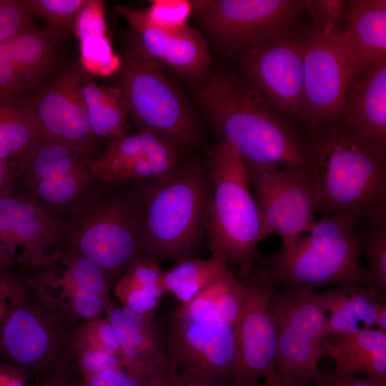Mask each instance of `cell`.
<instances>
[{"label": "cell", "instance_id": "9c48e42d", "mask_svg": "<svg viewBox=\"0 0 386 386\" xmlns=\"http://www.w3.org/2000/svg\"><path fill=\"white\" fill-rule=\"evenodd\" d=\"M96 157L38 136L17 158L11 181L16 193L60 222L96 182L90 165Z\"/></svg>", "mask_w": 386, "mask_h": 386}, {"label": "cell", "instance_id": "484cf974", "mask_svg": "<svg viewBox=\"0 0 386 386\" xmlns=\"http://www.w3.org/2000/svg\"><path fill=\"white\" fill-rule=\"evenodd\" d=\"M311 300L327 315L326 336L345 335L375 327L381 307L379 299L365 288L335 287L310 290Z\"/></svg>", "mask_w": 386, "mask_h": 386}, {"label": "cell", "instance_id": "8fae6325", "mask_svg": "<svg viewBox=\"0 0 386 386\" xmlns=\"http://www.w3.org/2000/svg\"><path fill=\"white\" fill-rule=\"evenodd\" d=\"M239 267L235 275L244 300L234 327L237 366L232 386H249L274 371L277 353L274 302L278 287L257 260Z\"/></svg>", "mask_w": 386, "mask_h": 386}, {"label": "cell", "instance_id": "74e56055", "mask_svg": "<svg viewBox=\"0 0 386 386\" xmlns=\"http://www.w3.org/2000/svg\"><path fill=\"white\" fill-rule=\"evenodd\" d=\"M31 15L26 0H0V44L29 29Z\"/></svg>", "mask_w": 386, "mask_h": 386}, {"label": "cell", "instance_id": "6da1fadb", "mask_svg": "<svg viewBox=\"0 0 386 386\" xmlns=\"http://www.w3.org/2000/svg\"><path fill=\"white\" fill-rule=\"evenodd\" d=\"M6 307L0 326V365L30 386L82 380L75 336L84 322L33 287L21 273L5 277Z\"/></svg>", "mask_w": 386, "mask_h": 386}, {"label": "cell", "instance_id": "7bdbcfd3", "mask_svg": "<svg viewBox=\"0 0 386 386\" xmlns=\"http://www.w3.org/2000/svg\"><path fill=\"white\" fill-rule=\"evenodd\" d=\"M6 162L7 161L0 159V195L2 194L1 192H4L11 179V171Z\"/></svg>", "mask_w": 386, "mask_h": 386}, {"label": "cell", "instance_id": "5bb4252c", "mask_svg": "<svg viewBox=\"0 0 386 386\" xmlns=\"http://www.w3.org/2000/svg\"><path fill=\"white\" fill-rule=\"evenodd\" d=\"M251 187L269 234L281 237L282 247L292 245L315 222L318 199L307 168L269 164L247 165Z\"/></svg>", "mask_w": 386, "mask_h": 386}, {"label": "cell", "instance_id": "4316f807", "mask_svg": "<svg viewBox=\"0 0 386 386\" xmlns=\"http://www.w3.org/2000/svg\"><path fill=\"white\" fill-rule=\"evenodd\" d=\"M326 355L335 369L350 375L363 374L386 382V332L370 328L360 332L329 335Z\"/></svg>", "mask_w": 386, "mask_h": 386}, {"label": "cell", "instance_id": "7dc6e473", "mask_svg": "<svg viewBox=\"0 0 386 386\" xmlns=\"http://www.w3.org/2000/svg\"><path fill=\"white\" fill-rule=\"evenodd\" d=\"M146 386H174L168 378L147 379Z\"/></svg>", "mask_w": 386, "mask_h": 386}, {"label": "cell", "instance_id": "b9f144b4", "mask_svg": "<svg viewBox=\"0 0 386 386\" xmlns=\"http://www.w3.org/2000/svg\"><path fill=\"white\" fill-rule=\"evenodd\" d=\"M43 385L41 386H59ZM0 386H30L20 376L0 365Z\"/></svg>", "mask_w": 386, "mask_h": 386}, {"label": "cell", "instance_id": "d6986e66", "mask_svg": "<svg viewBox=\"0 0 386 386\" xmlns=\"http://www.w3.org/2000/svg\"><path fill=\"white\" fill-rule=\"evenodd\" d=\"M182 151L164 136L139 128L109 140L90 170L96 181L109 184L162 181L182 164Z\"/></svg>", "mask_w": 386, "mask_h": 386}, {"label": "cell", "instance_id": "277c9868", "mask_svg": "<svg viewBox=\"0 0 386 386\" xmlns=\"http://www.w3.org/2000/svg\"><path fill=\"white\" fill-rule=\"evenodd\" d=\"M62 224L64 247L98 267L112 286L135 261L147 259L142 210L132 182L96 181Z\"/></svg>", "mask_w": 386, "mask_h": 386}, {"label": "cell", "instance_id": "30bf717a", "mask_svg": "<svg viewBox=\"0 0 386 386\" xmlns=\"http://www.w3.org/2000/svg\"><path fill=\"white\" fill-rule=\"evenodd\" d=\"M308 287H278L274 302L277 353L274 372L284 386H307L326 355L327 315Z\"/></svg>", "mask_w": 386, "mask_h": 386}, {"label": "cell", "instance_id": "816d5d0a", "mask_svg": "<svg viewBox=\"0 0 386 386\" xmlns=\"http://www.w3.org/2000/svg\"><path fill=\"white\" fill-rule=\"evenodd\" d=\"M184 386H210V385H204V384H189Z\"/></svg>", "mask_w": 386, "mask_h": 386}, {"label": "cell", "instance_id": "e575fe53", "mask_svg": "<svg viewBox=\"0 0 386 386\" xmlns=\"http://www.w3.org/2000/svg\"><path fill=\"white\" fill-rule=\"evenodd\" d=\"M362 252L367 262L365 268L366 290L382 299L386 293V219L360 228Z\"/></svg>", "mask_w": 386, "mask_h": 386}, {"label": "cell", "instance_id": "bcb514c9", "mask_svg": "<svg viewBox=\"0 0 386 386\" xmlns=\"http://www.w3.org/2000/svg\"><path fill=\"white\" fill-rule=\"evenodd\" d=\"M12 264H14L0 243V274L7 272L6 269Z\"/></svg>", "mask_w": 386, "mask_h": 386}, {"label": "cell", "instance_id": "ab89813d", "mask_svg": "<svg viewBox=\"0 0 386 386\" xmlns=\"http://www.w3.org/2000/svg\"><path fill=\"white\" fill-rule=\"evenodd\" d=\"M147 378L125 367L93 374L82 380V386H146Z\"/></svg>", "mask_w": 386, "mask_h": 386}, {"label": "cell", "instance_id": "ac0fdd59", "mask_svg": "<svg viewBox=\"0 0 386 386\" xmlns=\"http://www.w3.org/2000/svg\"><path fill=\"white\" fill-rule=\"evenodd\" d=\"M84 75L65 71L19 103L32 116L36 136L96 157L94 134L82 94Z\"/></svg>", "mask_w": 386, "mask_h": 386}, {"label": "cell", "instance_id": "681fc988", "mask_svg": "<svg viewBox=\"0 0 386 386\" xmlns=\"http://www.w3.org/2000/svg\"><path fill=\"white\" fill-rule=\"evenodd\" d=\"M59 386H82V381L80 380H70L61 384Z\"/></svg>", "mask_w": 386, "mask_h": 386}, {"label": "cell", "instance_id": "9a60e30c", "mask_svg": "<svg viewBox=\"0 0 386 386\" xmlns=\"http://www.w3.org/2000/svg\"><path fill=\"white\" fill-rule=\"evenodd\" d=\"M36 290L86 322L104 316L112 283L98 267L63 247L19 267Z\"/></svg>", "mask_w": 386, "mask_h": 386}, {"label": "cell", "instance_id": "836d02e7", "mask_svg": "<svg viewBox=\"0 0 386 386\" xmlns=\"http://www.w3.org/2000/svg\"><path fill=\"white\" fill-rule=\"evenodd\" d=\"M226 266L214 255L207 259L194 257L183 260L164 272L166 292L172 293L182 303L187 302Z\"/></svg>", "mask_w": 386, "mask_h": 386}, {"label": "cell", "instance_id": "60d3db41", "mask_svg": "<svg viewBox=\"0 0 386 386\" xmlns=\"http://www.w3.org/2000/svg\"><path fill=\"white\" fill-rule=\"evenodd\" d=\"M312 384L315 386H386V382L345 374L335 368L319 370Z\"/></svg>", "mask_w": 386, "mask_h": 386}, {"label": "cell", "instance_id": "c3c4849f", "mask_svg": "<svg viewBox=\"0 0 386 386\" xmlns=\"http://www.w3.org/2000/svg\"><path fill=\"white\" fill-rule=\"evenodd\" d=\"M264 379L267 386H284L277 377L274 371L266 375Z\"/></svg>", "mask_w": 386, "mask_h": 386}, {"label": "cell", "instance_id": "52a82bcc", "mask_svg": "<svg viewBox=\"0 0 386 386\" xmlns=\"http://www.w3.org/2000/svg\"><path fill=\"white\" fill-rule=\"evenodd\" d=\"M206 172L209 196L204 231L212 255L228 266L254 262L257 245L269 233L246 164L234 146L221 140L211 152Z\"/></svg>", "mask_w": 386, "mask_h": 386}, {"label": "cell", "instance_id": "f6af8a7d", "mask_svg": "<svg viewBox=\"0 0 386 386\" xmlns=\"http://www.w3.org/2000/svg\"><path fill=\"white\" fill-rule=\"evenodd\" d=\"M377 329L380 331L386 332V302L385 301L382 303L381 307L380 309L376 325Z\"/></svg>", "mask_w": 386, "mask_h": 386}, {"label": "cell", "instance_id": "3957f363", "mask_svg": "<svg viewBox=\"0 0 386 386\" xmlns=\"http://www.w3.org/2000/svg\"><path fill=\"white\" fill-rule=\"evenodd\" d=\"M308 132L307 168L318 211L351 216L360 227L386 219V156L339 120Z\"/></svg>", "mask_w": 386, "mask_h": 386}, {"label": "cell", "instance_id": "ee69618b", "mask_svg": "<svg viewBox=\"0 0 386 386\" xmlns=\"http://www.w3.org/2000/svg\"><path fill=\"white\" fill-rule=\"evenodd\" d=\"M8 272L0 274V326L1 324L5 307H6V295H5V277Z\"/></svg>", "mask_w": 386, "mask_h": 386}, {"label": "cell", "instance_id": "83f0119b", "mask_svg": "<svg viewBox=\"0 0 386 386\" xmlns=\"http://www.w3.org/2000/svg\"><path fill=\"white\" fill-rule=\"evenodd\" d=\"M243 300L239 282L226 266L189 301L182 303L174 317L186 321L224 323L234 327Z\"/></svg>", "mask_w": 386, "mask_h": 386}, {"label": "cell", "instance_id": "f907efd6", "mask_svg": "<svg viewBox=\"0 0 386 386\" xmlns=\"http://www.w3.org/2000/svg\"><path fill=\"white\" fill-rule=\"evenodd\" d=\"M249 386H267L265 381L261 382L259 380L249 385Z\"/></svg>", "mask_w": 386, "mask_h": 386}, {"label": "cell", "instance_id": "2e32d148", "mask_svg": "<svg viewBox=\"0 0 386 386\" xmlns=\"http://www.w3.org/2000/svg\"><path fill=\"white\" fill-rule=\"evenodd\" d=\"M303 123L308 132L340 119L354 66L340 31L312 29L305 39Z\"/></svg>", "mask_w": 386, "mask_h": 386}, {"label": "cell", "instance_id": "f35d334b", "mask_svg": "<svg viewBox=\"0 0 386 386\" xmlns=\"http://www.w3.org/2000/svg\"><path fill=\"white\" fill-rule=\"evenodd\" d=\"M347 1L311 0L305 1V9L312 17V29L320 31L335 30V25L344 14Z\"/></svg>", "mask_w": 386, "mask_h": 386}, {"label": "cell", "instance_id": "8d00e7d4", "mask_svg": "<svg viewBox=\"0 0 386 386\" xmlns=\"http://www.w3.org/2000/svg\"><path fill=\"white\" fill-rule=\"evenodd\" d=\"M192 12L191 1L154 0L146 9L147 18L154 26L173 31L184 24Z\"/></svg>", "mask_w": 386, "mask_h": 386}, {"label": "cell", "instance_id": "e0dca14e", "mask_svg": "<svg viewBox=\"0 0 386 386\" xmlns=\"http://www.w3.org/2000/svg\"><path fill=\"white\" fill-rule=\"evenodd\" d=\"M305 39L291 34L248 46L239 54L247 79L283 117L304 122Z\"/></svg>", "mask_w": 386, "mask_h": 386}, {"label": "cell", "instance_id": "d6a6232c", "mask_svg": "<svg viewBox=\"0 0 386 386\" xmlns=\"http://www.w3.org/2000/svg\"><path fill=\"white\" fill-rule=\"evenodd\" d=\"M36 123L19 102L0 99V159L19 158L36 136Z\"/></svg>", "mask_w": 386, "mask_h": 386}, {"label": "cell", "instance_id": "f546056e", "mask_svg": "<svg viewBox=\"0 0 386 386\" xmlns=\"http://www.w3.org/2000/svg\"><path fill=\"white\" fill-rule=\"evenodd\" d=\"M74 347L82 380L103 371L125 368L122 347L105 316L83 322L76 331Z\"/></svg>", "mask_w": 386, "mask_h": 386}, {"label": "cell", "instance_id": "4fadbf2b", "mask_svg": "<svg viewBox=\"0 0 386 386\" xmlns=\"http://www.w3.org/2000/svg\"><path fill=\"white\" fill-rule=\"evenodd\" d=\"M192 12L222 49L239 53L248 46L290 34L305 1L192 0Z\"/></svg>", "mask_w": 386, "mask_h": 386}, {"label": "cell", "instance_id": "f1b7e54d", "mask_svg": "<svg viewBox=\"0 0 386 386\" xmlns=\"http://www.w3.org/2000/svg\"><path fill=\"white\" fill-rule=\"evenodd\" d=\"M74 26L83 69L102 77L113 76L121 61L108 36L103 1L86 0Z\"/></svg>", "mask_w": 386, "mask_h": 386}, {"label": "cell", "instance_id": "1f68e13d", "mask_svg": "<svg viewBox=\"0 0 386 386\" xmlns=\"http://www.w3.org/2000/svg\"><path fill=\"white\" fill-rule=\"evenodd\" d=\"M84 76L82 94L94 134L109 140L129 132V112L114 86L99 85Z\"/></svg>", "mask_w": 386, "mask_h": 386}, {"label": "cell", "instance_id": "ffe728a7", "mask_svg": "<svg viewBox=\"0 0 386 386\" xmlns=\"http://www.w3.org/2000/svg\"><path fill=\"white\" fill-rule=\"evenodd\" d=\"M0 243L19 267L64 247L61 222L18 194L0 195Z\"/></svg>", "mask_w": 386, "mask_h": 386}, {"label": "cell", "instance_id": "cb8c5ba5", "mask_svg": "<svg viewBox=\"0 0 386 386\" xmlns=\"http://www.w3.org/2000/svg\"><path fill=\"white\" fill-rule=\"evenodd\" d=\"M154 314L142 315L112 300L104 316L116 333L125 367L144 378H168L166 341L155 326Z\"/></svg>", "mask_w": 386, "mask_h": 386}, {"label": "cell", "instance_id": "7a4b0ae2", "mask_svg": "<svg viewBox=\"0 0 386 386\" xmlns=\"http://www.w3.org/2000/svg\"><path fill=\"white\" fill-rule=\"evenodd\" d=\"M198 83L194 94L199 107L246 165L307 168L306 140L247 80L218 72Z\"/></svg>", "mask_w": 386, "mask_h": 386}, {"label": "cell", "instance_id": "8992f818", "mask_svg": "<svg viewBox=\"0 0 386 386\" xmlns=\"http://www.w3.org/2000/svg\"><path fill=\"white\" fill-rule=\"evenodd\" d=\"M307 233L292 245L257 259L278 287L366 289L361 230L354 217L325 215Z\"/></svg>", "mask_w": 386, "mask_h": 386}, {"label": "cell", "instance_id": "d4e9b609", "mask_svg": "<svg viewBox=\"0 0 386 386\" xmlns=\"http://www.w3.org/2000/svg\"><path fill=\"white\" fill-rule=\"evenodd\" d=\"M343 14L347 25L340 34L351 57L354 73L385 59L386 1H347Z\"/></svg>", "mask_w": 386, "mask_h": 386}, {"label": "cell", "instance_id": "ba28073f", "mask_svg": "<svg viewBox=\"0 0 386 386\" xmlns=\"http://www.w3.org/2000/svg\"><path fill=\"white\" fill-rule=\"evenodd\" d=\"M119 57L114 86L119 90L129 117L139 128L164 136L182 150L197 144L200 128L194 113L137 34L130 36Z\"/></svg>", "mask_w": 386, "mask_h": 386}, {"label": "cell", "instance_id": "5b68a950", "mask_svg": "<svg viewBox=\"0 0 386 386\" xmlns=\"http://www.w3.org/2000/svg\"><path fill=\"white\" fill-rule=\"evenodd\" d=\"M139 201L146 258L178 263L194 258L204 231L209 185L206 170L183 161L162 181H134Z\"/></svg>", "mask_w": 386, "mask_h": 386}, {"label": "cell", "instance_id": "44dd1931", "mask_svg": "<svg viewBox=\"0 0 386 386\" xmlns=\"http://www.w3.org/2000/svg\"><path fill=\"white\" fill-rule=\"evenodd\" d=\"M56 61L54 32L31 29L0 44V99L20 102L33 94Z\"/></svg>", "mask_w": 386, "mask_h": 386}, {"label": "cell", "instance_id": "d590c367", "mask_svg": "<svg viewBox=\"0 0 386 386\" xmlns=\"http://www.w3.org/2000/svg\"><path fill=\"white\" fill-rule=\"evenodd\" d=\"M86 0H26L31 14L42 18L55 32L74 26L75 18Z\"/></svg>", "mask_w": 386, "mask_h": 386}, {"label": "cell", "instance_id": "4dcf8cb0", "mask_svg": "<svg viewBox=\"0 0 386 386\" xmlns=\"http://www.w3.org/2000/svg\"><path fill=\"white\" fill-rule=\"evenodd\" d=\"M122 304L138 313H154L166 292L159 263L149 259L135 261L112 286Z\"/></svg>", "mask_w": 386, "mask_h": 386}, {"label": "cell", "instance_id": "603a6c76", "mask_svg": "<svg viewBox=\"0 0 386 386\" xmlns=\"http://www.w3.org/2000/svg\"><path fill=\"white\" fill-rule=\"evenodd\" d=\"M339 121L386 156V59L352 74Z\"/></svg>", "mask_w": 386, "mask_h": 386}, {"label": "cell", "instance_id": "7402d4cb", "mask_svg": "<svg viewBox=\"0 0 386 386\" xmlns=\"http://www.w3.org/2000/svg\"><path fill=\"white\" fill-rule=\"evenodd\" d=\"M114 11L136 31L144 50L154 59L187 77L201 79L211 67V58L203 36L188 24L164 31L148 21L146 9L116 5Z\"/></svg>", "mask_w": 386, "mask_h": 386}, {"label": "cell", "instance_id": "7c38bea8", "mask_svg": "<svg viewBox=\"0 0 386 386\" xmlns=\"http://www.w3.org/2000/svg\"><path fill=\"white\" fill-rule=\"evenodd\" d=\"M168 378L174 386H232L237 366L233 327L174 317L165 340Z\"/></svg>", "mask_w": 386, "mask_h": 386}]
</instances>
